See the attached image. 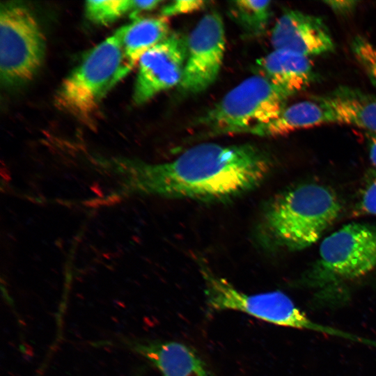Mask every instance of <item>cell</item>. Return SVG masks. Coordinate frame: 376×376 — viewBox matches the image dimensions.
<instances>
[{
  "mask_svg": "<svg viewBox=\"0 0 376 376\" xmlns=\"http://www.w3.org/2000/svg\"><path fill=\"white\" fill-rule=\"evenodd\" d=\"M287 97L264 77H248L227 93L196 123L210 136L249 134L275 119Z\"/></svg>",
  "mask_w": 376,
  "mask_h": 376,
  "instance_id": "4",
  "label": "cell"
},
{
  "mask_svg": "<svg viewBox=\"0 0 376 376\" xmlns=\"http://www.w3.org/2000/svg\"><path fill=\"white\" fill-rule=\"evenodd\" d=\"M271 42L274 49L290 51L308 57L329 53L335 47L321 18L296 10L285 11L277 19Z\"/></svg>",
  "mask_w": 376,
  "mask_h": 376,
  "instance_id": "10",
  "label": "cell"
},
{
  "mask_svg": "<svg viewBox=\"0 0 376 376\" xmlns=\"http://www.w3.org/2000/svg\"><path fill=\"white\" fill-rule=\"evenodd\" d=\"M335 12L338 13H347L352 11L356 6V1H333L326 2Z\"/></svg>",
  "mask_w": 376,
  "mask_h": 376,
  "instance_id": "21",
  "label": "cell"
},
{
  "mask_svg": "<svg viewBox=\"0 0 376 376\" xmlns=\"http://www.w3.org/2000/svg\"><path fill=\"white\" fill-rule=\"evenodd\" d=\"M205 295L214 310H235L274 324L313 330L350 339V334L311 320L293 301L281 291L247 294L201 265Z\"/></svg>",
  "mask_w": 376,
  "mask_h": 376,
  "instance_id": "6",
  "label": "cell"
},
{
  "mask_svg": "<svg viewBox=\"0 0 376 376\" xmlns=\"http://www.w3.org/2000/svg\"><path fill=\"white\" fill-rule=\"evenodd\" d=\"M125 345L151 362L162 376H212L196 352L182 343L127 339Z\"/></svg>",
  "mask_w": 376,
  "mask_h": 376,
  "instance_id": "11",
  "label": "cell"
},
{
  "mask_svg": "<svg viewBox=\"0 0 376 376\" xmlns=\"http://www.w3.org/2000/svg\"><path fill=\"white\" fill-rule=\"evenodd\" d=\"M271 168L269 157L256 146L204 143L169 162H137L132 189L146 196L226 201L256 188Z\"/></svg>",
  "mask_w": 376,
  "mask_h": 376,
  "instance_id": "1",
  "label": "cell"
},
{
  "mask_svg": "<svg viewBox=\"0 0 376 376\" xmlns=\"http://www.w3.org/2000/svg\"><path fill=\"white\" fill-rule=\"evenodd\" d=\"M231 11L245 31L258 36L265 30L271 14V1L240 0L233 2Z\"/></svg>",
  "mask_w": 376,
  "mask_h": 376,
  "instance_id": "17",
  "label": "cell"
},
{
  "mask_svg": "<svg viewBox=\"0 0 376 376\" xmlns=\"http://www.w3.org/2000/svg\"><path fill=\"white\" fill-rule=\"evenodd\" d=\"M352 53L371 81L376 85V46L357 36L351 43Z\"/></svg>",
  "mask_w": 376,
  "mask_h": 376,
  "instance_id": "18",
  "label": "cell"
},
{
  "mask_svg": "<svg viewBox=\"0 0 376 376\" xmlns=\"http://www.w3.org/2000/svg\"><path fill=\"white\" fill-rule=\"evenodd\" d=\"M119 28L126 65L130 70L143 54L164 40L170 33L169 17H140Z\"/></svg>",
  "mask_w": 376,
  "mask_h": 376,
  "instance_id": "14",
  "label": "cell"
},
{
  "mask_svg": "<svg viewBox=\"0 0 376 376\" xmlns=\"http://www.w3.org/2000/svg\"><path fill=\"white\" fill-rule=\"evenodd\" d=\"M341 204L327 187L299 185L269 203L262 218V235L276 249L299 251L315 243L338 219Z\"/></svg>",
  "mask_w": 376,
  "mask_h": 376,
  "instance_id": "2",
  "label": "cell"
},
{
  "mask_svg": "<svg viewBox=\"0 0 376 376\" xmlns=\"http://www.w3.org/2000/svg\"><path fill=\"white\" fill-rule=\"evenodd\" d=\"M206 2L201 0H177L163 6L162 15L166 17L185 14L203 8Z\"/></svg>",
  "mask_w": 376,
  "mask_h": 376,
  "instance_id": "20",
  "label": "cell"
},
{
  "mask_svg": "<svg viewBox=\"0 0 376 376\" xmlns=\"http://www.w3.org/2000/svg\"><path fill=\"white\" fill-rule=\"evenodd\" d=\"M369 152V158L376 168V132H367L366 134Z\"/></svg>",
  "mask_w": 376,
  "mask_h": 376,
  "instance_id": "22",
  "label": "cell"
},
{
  "mask_svg": "<svg viewBox=\"0 0 376 376\" xmlns=\"http://www.w3.org/2000/svg\"><path fill=\"white\" fill-rule=\"evenodd\" d=\"M261 72L287 98L306 89L315 77L309 57L290 51L274 49L257 61Z\"/></svg>",
  "mask_w": 376,
  "mask_h": 376,
  "instance_id": "13",
  "label": "cell"
},
{
  "mask_svg": "<svg viewBox=\"0 0 376 376\" xmlns=\"http://www.w3.org/2000/svg\"><path fill=\"white\" fill-rule=\"evenodd\" d=\"M376 268V227L352 223L324 239L310 273L313 284L330 287L359 279Z\"/></svg>",
  "mask_w": 376,
  "mask_h": 376,
  "instance_id": "7",
  "label": "cell"
},
{
  "mask_svg": "<svg viewBox=\"0 0 376 376\" xmlns=\"http://www.w3.org/2000/svg\"><path fill=\"white\" fill-rule=\"evenodd\" d=\"M130 70L118 29L88 52L63 81L56 94V105L79 119L88 120L107 93Z\"/></svg>",
  "mask_w": 376,
  "mask_h": 376,
  "instance_id": "3",
  "label": "cell"
},
{
  "mask_svg": "<svg viewBox=\"0 0 376 376\" xmlns=\"http://www.w3.org/2000/svg\"><path fill=\"white\" fill-rule=\"evenodd\" d=\"M354 212L356 215L376 216V174L365 185Z\"/></svg>",
  "mask_w": 376,
  "mask_h": 376,
  "instance_id": "19",
  "label": "cell"
},
{
  "mask_svg": "<svg viewBox=\"0 0 376 376\" xmlns=\"http://www.w3.org/2000/svg\"><path fill=\"white\" fill-rule=\"evenodd\" d=\"M187 53V38L172 32L151 47L139 59L133 100L136 104L149 101L160 92L180 84Z\"/></svg>",
  "mask_w": 376,
  "mask_h": 376,
  "instance_id": "9",
  "label": "cell"
},
{
  "mask_svg": "<svg viewBox=\"0 0 376 376\" xmlns=\"http://www.w3.org/2000/svg\"><path fill=\"white\" fill-rule=\"evenodd\" d=\"M226 36L224 22L217 12L205 15L187 38V53L179 89L196 94L217 79L224 56Z\"/></svg>",
  "mask_w": 376,
  "mask_h": 376,
  "instance_id": "8",
  "label": "cell"
},
{
  "mask_svg": "<svg viewBox=\"0 0 376 376\" xmlns=\"http://www.w3.org/2000/svg\"><path fill=\"white\" fill-rule=\"evenodd\" d=\"M326 109L331 123H340L376 132V95L340 86L315 97Z\"/></svg>",
  "mask_w": 376,
  "mask_h": 376,
  "instance_id": "12",
  "label": "cell"
},
{
  "mask_svg": "<svg viewBox=\"0 0 376 376\" xmlns=\"http://www.w3.org/2000/svg\"><path fill=\"white\" fill-rule=\"evenodd\" d=\"M162 1L106 0L87 1L85 13L87 18L95 24L108 25L126 14L134 19L142 11L156 8Z\"/></svg>",
  "mask_w": 376,
  "mask_h": 376,
  "instance_id": "16",
  "label": "cell"
},
{
  "mask_svg": "<svg viewBox=\"0 0 376 376\" xmlns=\"http://www.w3.org/2000/svg\"><path fill=\"white\" fill-rule=\"evenodd\" d=\"M43 32L33 12L16 1L1 4L0 78L6 88L31 81L45 55Z\"/></svg>",
  "mask_w": 376,
  "mask_h": 376,
  "instance_id": "5",
  "label": "cell"
},
{
  "mask_svg": "<svg viewBox=\"0 0 376 376\" xmlns=\"http://www.w3.org/2000/svg\"><path fill=\"white\" fill-rule=\"evenodd\" d=\"M327 123H331V120L326 109L314 97L286 106L275 119L254 128L249 134L276 136Z\"/></svg>",
  "mask_w": 376,
  "mask_h": 376,
  "instance_id": "15",
  "label": "cell"
}]
</instances>
